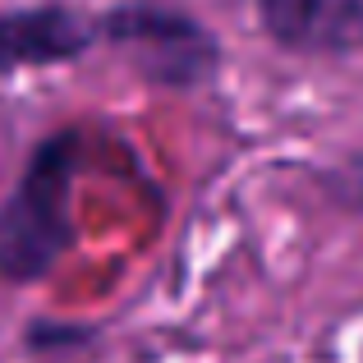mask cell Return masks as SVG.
Masks as SVG:
<instances>
[{"label":"cell","mask_w":363,"mask_h":363,"mask_svg":"<svg viewBox=\"0 0 363 363\" xmlns=\"http://www.w3.org/2000/svg\"><path fill=\"white\" fill-rule=\"evenodd\" d=\"M83 161V129L65 124L33 143L14 189L0 198V285H37L65 262L79 240L69 212L74 175Z\"/></svg>","instance_id":"1"},{"label":"cell","mask_w":363,"mask_h":363,"mask_svg":"<svg viewBox=\"0 0 363 363\" xmlns=\"http://www.w3.org/2000/svg\"><path fill=\"white\" fill-rule=\"evenodd\" d=\"M101 46L120 51L147 88L198 92L221 79V37L175 0H116L97 14Z\"/></svg>","instance_id":"2"},{"label":"cell","mask_w":363,"mask_h":363,"mask_svg":"<svg viewBox=\"0 0 363 363\" xmlns=\"http://www.w3.org/2000/svg\"><path fill=\"white\" fill-rule=\"evenodd\" d=\"M101 46L97 14L69 0H37V5L0 9V79L23 69L74 65Z\"/></svg>","instance_id":"3"},{"label":"cell","mask_w":363,"mask_h":363,"mask_svg":"<svg viewBox=\"0 0 363 363\" xmlns=\"http://www.w3.org/2000/svg\"><path fill=\"white\" fill-rule=\"evenodd\" d=\"M257 23L281 51L345 60L363 51V0H253Z\"/></svg>","instance_id":"4"},{"label":"cell","mask_w":363,"mask_h":363,"mask_svg":"<svg viewBox=\"0 0 363 363\" xmlns=\"http://www.w3.org/2000/svg\"><path fill=\"white\" fill-rule=\"evenodd\" d=\"M23 350L37 359H60V354H79V350L97 345L101 327L97 322H60V318H33L23 327Z\"/></svg>","instance_id":"5"},{"label":"cell","mask_w":363,"mask_h":363,"mask_svg":"<svg viewBox=\"0 0 363 363\" xmlns=\"http://www.w3.org/2000/svg\"><path fill=\"white\" fill-rule=\"evenodd\" d=\"M318 189L327 194V203H331V207L363 216V161H350V166H331V170H322V175H318Z\"/></svg>","instance_id":"6"}]
</instances>
